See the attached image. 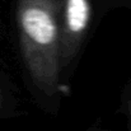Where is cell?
Listing matches in <instances>:
<instances>
[{
  "mask_svg": "<svg viewBox=\"0 0 131 131\" xmlns=\"http://www.w3.org/2000/svg\"><path fill=\"white\" fill-rule=\"evenodd\" d=\"M62 0H17L15 22L23 62L33 84L53 95L60 80Z\"/></svg>",
  "mask_w": 131,
  "mask_h": 131,
  "instance_id": "1",
  "label": "cell"
},
{
  "mask_svg": "<svg viewBox=\"0 0 131 131\" xmlns=\"http://www.w3.org/2000/svg\"><path fill=\"white\" fill-rule=\"evenodd\" d=\"M90 22L89 0H62L60 18V68L61 70L77 57Z\"/></svg>",
  "mask_w": 131,
  "mask_h": 131,
  "instance_id": "2",
  "label": "cell"
},
{
  "mask_svg": "<svg viewBox=\"0 0 131 131\" xmlns=\"http://www.w3.org/2000/svg\"><path fill=\"white\" fill-rule=\"evenodd\" d=\"M9 107H10V98L8 90L5 89L4 82L0 77V117L5 116L9 112Z\"/></svg>",
  "mask_w": 131,
  "mask_h": 131,
  "instance_id": "3",
  "label": "cell"
},
{
  "mask_svg": "<svg viewBox=\"0 0 131 131\" xmlns=\"http://www.w3.org/2000/svg\"><path fill=\"white\" fill-rule=\"evenodd\" d=\"M129 106H130V116H131V102H130V104H129Z\"/></svg>",
  "mask_w": 131,
  "mask_h": 131,
  "instance_id": "4",
  "label": "cell"
}]
</instances>
